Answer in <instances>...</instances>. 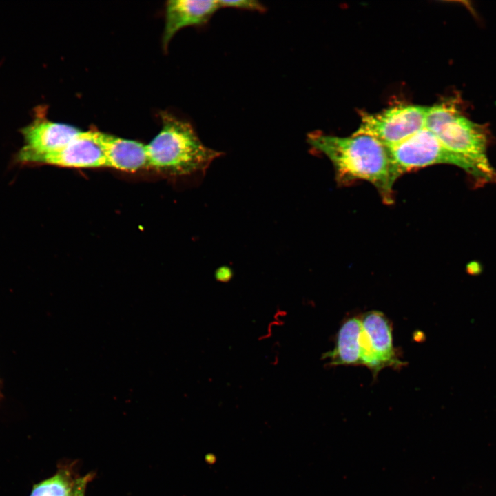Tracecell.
<instances>
[{"instance_id": "2", "label": "cell", "mask_w": 496, "mask_h": 496, "mask_svg": "<svg viewBox=\"0 0 496 496\" xmlns=\"http://www.w3.org/2000/svg\"><path fill=\"white\" fill-rule=\"evenodd\" d=\"M160 132L146 145L149 167L173 176L203 174L223 153L206 146L192 125L167 112Z\"/></svg>"}, {"instance_id": "1", "label": "cell", "mask_w": 496, "mask_h": 496, "mask_svg": "<svg viewBox=\"0 0 496 496\" xmlns=\"http://www.w3.org/2000/svg\"><path fill=\"white\" fill-rule=\"evenodd\" d=\"M307 141L330 160L338 182L366 180L376 188L385 203H393V185L400 176L390 149L379 140L366 134L341 137L315 132L309 134Z\"/></svg>"}, {"instance_id": "10", "label": "cell", "mask_w": 496, "mask_h": 496, "mask_svg": "<svg viewBox=\"0 0 496 496\" xmlns=\"http://www.w3.org/2000/svg\"><path fill=\"white\" fill-rule=\"evenodd\" d=\"M96 140L106 161V167L125 172L149 167L146 145L96 131Z\"/></svg>"}, {"instance_id": "3", "label": "cell", "mask_w": 496, "mask_h": 496, "mask_svg": "<svg viewBox=\"0 0 496 496\" xmlns=\"http://www.w3.org/2000/svg\"><path fill=\"white\" fill-rule=\"evenodd\" d=\"M425 127L448 149L473 161L496 180V171L486 156L487 138L483 127L446 103L428 106Z\"/></svg>"}, {"instance_id": "8", "label": "cell", "mask_w": 496, "mask_h": 496, "mask_svg": "<svg viewBox=\"0 0 496 496\" xmlns=\"http://www.w3.org/2000/svg\"><path fill=\"white\" fill-rule=\"evenodd\" d=\"M35 163L70 168L106 167L105 158L96 140V131H81L63 148L39 158Z\"/></svg>"}, {"instance_id": "13", "label": "cell", "mask_w": 496, "mask_h": 496, "mask_svg": "<svg viewBox=\"0 0 496 496\" xmlns=\"http://www.w3.org/2000/svg\"><path fill=\"white\" fill-rule=\"evenodd\" d=\"M218 3L221 8H231L258 12L265 10L264 6L256 0H218Z\"/></svg>"}, {"instance_id": "14", "label": "cell", "mask_w": 496, "mask_h": 496, "mask_svg": "<svg viewBox=\"0 0 496 496\" xmlns=\"http://www.w3.org/2000/svg\"><path fill=\"white\" fill-rule=\"evenodd\" d=\"M90 479V475L76 477L72 488L68 496H85L87 484Z\"/></svg>"}, {"instance_id": "7", "label": "cell", "mask_w": 496, "mask_h": 496, "mask_svg": "<svg viewBox=\"0 0 496 496\" xmlns=\"http://www.w3.org/2000/svg\"><path fill=\"white\" fill-rule=\"evenodd\" d=\"M80 132L73 126L49 121L37 110L32 121L21 130L25 144L17 159L23 164H33L39 158L63 148Z\"/></svg>"}, {"instance_id": "6", "label": "cell", "mask_w": 496, "mask_h": 496, "mask_svg": "<svg viewBox=\"0 0 496 496\" xmlns=\"http://www.w3.org/2000/svg\"><path fill=\"white\" fill-rule=\"evenodd\" d=\"M361 365L370 369L373 375L385 367L401 368V361L393 346L392 327L386 316L379 311H370L360 317Z\"/></svg>"}, {"instance_id": "12", "label": "cell", "mask_w": 496, "mask_h": 496, "mask_svg": "<svg viewBox=\"0 0 496 496\" xmlns=\"http://www.w3.org/2000/svg\"><path fill=\"white\" fill-rule=\"evenodd\" d=\"M75 480L70 471L60 469L50 478L34 485L30 496H68Z\"/></svg>"}, {"instance_id": "9", "label": "cell", "mask_w": 496, "mask_h": 496, "mask_svg": "<svg viewBox=\"0 0 496 496\" xmlns=\"http://www.w3.org/2000/svg\"><path fill=\"white\" fill-rule=\"evenodd\" d=\"M220 8L217 1L170 0L166 3L163 45L165 48L182 28L207 23Z\"/></svg>"}, {"instance_id": "5", "label": "cell", "mask_w": 496, "mask_h": 496, "mask_svg": "<svg viewBox=\"0 0 496 496\" xmlns=\"http://www.w3.org/2000/svg\"><path fill=\"white\" fill-rule=\"evenodd\" d=\"M428 106L397 105L378 113H363L356 134L371 136L389 148L425 127Z\"/></svg>"}, {"instance_id": "11", "label": "cell", "mask_w": 496, "mask_h": 496, "mask_svg": "<svg viewBox=\"0 0 496 496\" xmlns=\"http://www.w3.org/2000/svg\"><path fill=\"white\" fill-rule=\"evenodd\" d=\"M362 324L360 317L344 320L336 335L333 349L324 354L331 366L361 365L360 335Z\"/></svg>"}, {"instance_id": "4", "label": "cell", "mask_w": 496, "mask_h": 496, "mask_svg": "<svg viewBox=\"0 0 496 496\" xmlns=\"http://www.w3.org/2000/svg\"><path fill=\"white\" fill-rule=\"evenodd\" d=\"M389 149L400 176L413 169L448 164L464 169L479 183L494 181L475 163L448 149L426 127Z\"/></svg>"}]
</instances>
